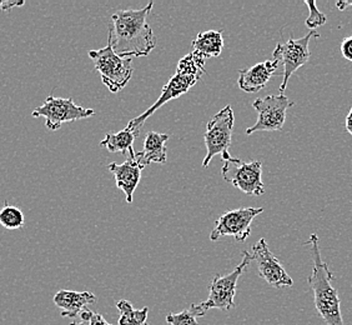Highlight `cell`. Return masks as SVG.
I'll use <instances>...</instances> for the list:
<instances>
[{
	"label": "cell",
	"instance_id": "6da1fadb",
	"mask_svg": "<svg viewBox=\"0 0 352 325\" xmlns=\"http://www.w3.org/2000/svg\"><path fill=\"white\" fill-rule=\"evenodd\" d=\"M154 3L142 9L119 10L111 17L108 43L120 58L148 56L156 47V38L148 23Z\"/></svg>",
	"mask_w": 352,
	"mask_h": 325
},
{
	"label": "cell",
	"instance_id": "7a4b0ae2",
	"mask_svg": "<svg viewBox=\"0 0 352 325\" xmlns=\"http://www.w3.org/2000/svg\"><path fill=\"white\" fill-rule=\"evenodd\" d=\"M311 245V255L314 260L311 274L307 283L314 293V302L320 317L327 325H345L340 308V298L338 291L332 286L333 274L329 269V265L322 260L318 247V237L311 234L307 243Z\"/></svg>",
	"mask_w": 352,
	"mask_h": 325
},
{
	"label": "cell",
	"instance_id": "3957f363",
	"mask_svg": "<svg viewBox=\"0 0 352 325\" xmlns=\"http://www.w3.org/2000/svg\"><path fill=\"white\" fill-rule=\"evenodd\" d=\"M205 63L206 61L194 54L192 52L182 58L177 63L175 74L170 78V81L164 87L159 99L148 110H145L142 116H136L133 120H130L126 128L131 130L142 128V124L148 120V118L153 116L157 109L162 108L164 104L186 94L190 88H192L205 73Z\"/></svg>",
	"mask_w": 352,
	"mask_h": 325
},
{
	"label": "cell",
	"instance_id": "277c9868",
	"mask_svg": "<svg viewBox=\"0 0 352 325\" xmlns=\"http://www.w3.org/2000/svg\"><path fill=\"white\" fill-rule=\"evenodd\" d=\"M89 56L94 63L95 69L100 73L102 84L111 93H119L128 85L134 73L131 58H120L109 43L99 50H90Z\"/></svg>",
	"mask_w": 352,
	"mask_h": 325
},
{
	"label": "cell",
	"instance_id": "5b68a950",
	"mask_svg": "<svg viewBox=\"0 0 352 325\" xmlns=\"http://www.w3.org/2000/svg\"><path fill=\"white\" fill-rule=\"evenodd\" d=\"M234 124L235 116L231 105L223 107L209 120L204 136L206 145V156L203 160L204 168L209 167L214 156H221L225 162L232 158L229 154V148L231 145Z\"/></svg>",
	"mask_w": 352,
	"mask_h": 325
},
{
	"label": "cell",
	"instance_id": "8992f818",
	"mask_svg": "<svg viewBox=\"0 0 352 325\" xmlns=\"http://www.w3.org/2000/svg\"><path fill=\"white\" fill-rule=\"evenodd\" d=\"M251 262H252V255L249 251H244L241 263L237 265L230 274L217 275L212 279L209 297L206 300H204L203 303H200L205 312L210 309L229 312L232 308H235L237 280L246 271V268L250 265Z\"/></svg>",
	"mask_w": 352,
	"mask_h": 325
},
{
	"label": "cell",
	"instance_id": "52a82bcc",
	"mask_svg": "<svg viewBox=\"0 0 352 325\" xmlns=\"http://www.w3.org/2000/svg\"><path fill=\"white\" fill-rule=\"evenodd\" d=\"M221 174L228 183L232 184L244 194L258 197L265 193L263 162L260 160L246 162L237 158H231L223 164Z\"/></svg>",
	"mask_w": 352,
	"mask_h": 325
},
{
	"label": "cell",
	"instance_id": "ba28073f",
	"mask_svg": "<svg viewBox=\"0 0 352 325\" xmlns=\"http://www.w3.org/2000/svg\"><path fill=\"white\" fill-rule=\"evenodd\" d=\"M318 36L320 34L316 30H310L309 34H306L300 39L290 38L289 41L278 43L276 45L272 53V61H278V64H283L284 67L283 83L280 85V94H284L292 75L309 61L311 55L309 50V44L312 38H318Z\"/></svg>",
	"mask_w": 352,
	"mask_h": 325
},
{
	"label": "cell",
	"instance_id": "9c48e42d",
	"mask_svg": "<svg viewBox=\"0 0 352 325\" xmlns=\"http://www.w3.org/2000/svg\"><path fill=\"white\" fill-rule=\"evenodd\" d=\"M95 114L94 109H87L75 104L73 98H55L49 95L44 104L33 110L32 116L45 118L49 130L56 132L64 123L76 122Z\"/></svg>",
	"mask_w": 352,
	"mask_h": 325
},
{
	"label": "cell",
	"instance_id": "30bf717a",
	"mask_svg": "<svg viewBox=\"0 0 352 325\" xmlns=\"http://www.w3.org/2000/svg\"><path fill=\"white\" fill-rule=\"evenodd\" d=\"M292 107H294V103L284 94L258 98L252 103V108L258 112V120L252 127L246 129V136L256 132L281 130L286 122L287 109Z\"/></svg>",
	"mask_w": 352,
	"mask_h": 325
},
{
	"label": "cell",
	"instance_id": "8fae6325",
	"mask_svg": "<svg viewBox=\"0 0 352 325\" xmlns=\"http://www.w3.org/2000/svg\"><path fill=\"white\" fill-rule=\"evenodd\" d=\"M263 211L264 208H240L223 213L211 231V242H217L223 237H232L243 243L250 237L252 220Z\"/></svg>",
	"mask_w": 352,
	"mask_h": 325
},
{
	"label": "cell",
	"instance_id": "7c38bea8",
	"mask_svg": "<svg viewBox=\"0 0 352 325\" xmlns=\"http://www.w3.org/2000/svg\"><path fill=\"white\" fill-rule=\"evenodd\" d=\"M252 260L258 264V275L264 279L267 284L281 289L284 286H292L294 280L285 271L284 266L278 262V258L272 254L269 245L264 238H261L258 243L252 245Z\"/></svg>",
	"mask_w": 352,
	"mask_h": 325
},
{
	"label": "cell",
	"instance_id": "4fadbf2b",
	"mask_svg": "<svg viewBox=\"0 0 352 325\" xmlns=\"http://www.w3.org/2000/svg\"><path fill=\"white\" fill-rule=\"evenodd\" d=\"M108 169L114 174L116 187L122 190L128 203L133 202L134 191L142 179V168L136 162L135 158H126L122 164L111 162Z\"/></svg>",
	"mask_w": 352,
	"mask_h": 325
},
{
	"label": "cell",
	"instance_id": "5bb4252c",
	"mask_svg": "<svg viewBox=\"0 0 352 325\" xmlns=\"http://www.w3.org/2000/svg\"><path fill=\"white\" fill-rule=\"evenodd\" d=\"M278 61H266L258 63L250 68L241 69L239 72L237 84L241 90L246 93H256L266 87L271 76L276 73Z\"/></svg>",
	"mask_w": 352,
	"mask_h": 325
},
{
	"label": "cell",
	"instance_id": "9a60e30c",
	"mask_svg": "<svg viewBox=\"0 0 352 325\" xmlns=\"http://www.w3.org/2000/svg\"><path fill=\"white\" fill-rule=\"evenodd\" d=\"M53 302L60 309L61 317L75 319L82 314L89 304H95L98 298L91 291L61 289L55 294Z\"/></svg>",
	"mask_w": 352,
	"mask_h": 325
},
{
	"label": "cell",
	"instance_id": "2e32d148",
	"mask_svg": "<svg viewBox=\"0 0 352 325\" xmlns=\"http://www.w3.org/2000/svg\"><path fill=\"white\" fill-rule=\"evenodd\" d=\"M168 140H169V134H162L156 132L148 133L142 151H136V162L140 165L142 169L148 167L151 162H159V164L166 162Z\"/></svg>",
	"mask_w": 352,
	"mask_h": 325
},
{
	"label": "cell",
	"instance_id": "e0dca14e",
	"mask_svg": "<svg viewBox=\"0 0 352 325\" xmlns=\"http://www.w3.org/2000/svg\"><path fill=\"white\" fill-rule=\"evenodd\" d=\"M192 53L208 61L217 58L221 54L223 48V36L221 30H205L200 32L192 41Z\"/></svg>",
	"mask_w": 352,
	"mask_h": 325
},
{
	"label": "cell",
	"instance_id": "ac0fdd59",
	"mask_svg": "<svg viewBox=\"0 0 352 325\" xmlns=\"http://www.w3.org/2000/svg\"><path fill=\"white\" fill-rule=\"evenodd\" d=\"M140 134V129L125 128L116 134H107L104 140L100 142V147L107 148L110 153H122L126 158H135L136 151L134 150V140Z\"/></svg>",
	"mask_w": 352,
	"mask_h": 325
},
{
	"label": "cell",
	"instance_id": "d6986e66",
	"mask_svg": "<svg viewBox=\"0 0 352 325\" xmlns=\"http://www.w3.org/2000/svg\"><path fill=\"white\" fill-rule=\"evenodd\" d=\"M116 308L120 312L119 325H149L148 324V314L149 308L144 306L142 309H135L128 300H119Z\"/></svg>",
	"mask_w": 352,
	"mask_h": 325
},
{
	"label": "cell",
	"instance_id": "ffe728a7",
	"mask_svg": "<svg viewBox=\"0 0 352 325\" xmlns=\"http://www.w3.org/2000/svg\"><path fill=\"white\" fill-rule=\"evenodd\" d=\"M25 224L23 210L6 202L0 209V225L7 231H19Z\"/></svg>",
	"mask_w": 352,
	"mask_h": 325
},
{
	"label": "cell",
	"instance_id": "44dd1931",
	"mask_svg": "<svg viewBox=\"0 0 352 325\" xmlns=\"http://www.w3.org/2000/svg\"><path fill=\"white\" fill-rule=\"evenodd\" d=\"M205 314L206 312L204 311L201 305L192 304L188 309H184L182 313L166 315V323L170 325H199L197 319L201 318Z\"/></svg>",
	"mask_w": 352,
	"mask_h": 325
},
{
	"label": "cell",
	"instance_id": "7402d4cb",
	"mask_svg": "<svg viewBox=\"0 0 352 325\" xmlns=\"http://www.w3.org/2000/svg\"><path fill=\"white\" fill-rule=\"evenodd\" d=\"M306 7L309 8V17L306 19L305 24L306 27L309 28L310 30H316L318 28L322 27L324 24H326L327 18L324 13H321L318 9V6L315 1H305Z\"/></svg>",
	"mask_w": 352,
	"mask_h": 325
},
{
	"label": "cell",
	"instance_id": "603a6c76",
	"mask_svg": "<svg viewBox=\"0 0 352 325\" xmlns=\"http://www.w3.org/2000/svg\"><path fill=\"white\" fill-rule=\"evenodd\" d=\"M80 318L84 319V320H89V325H111L109 324L102 314L91 312L88 308H85L82 311V314H80Z\"/></svg>",
	"mask_w": 352,
	"mask_h": 325
},
{
	"label": "cell",
	"instance_id": "cb8c5ba5",
	"mask_svg": "<svg viewBox=\"0 0 352 325\" xmlns=\"http://www.w3.org/2000/svg\"><path fill=\"white\" fill-rule=\"evenodd\" d=\"M341 53L346 61H352V36H347L341 43Z\"/></svg>",
	"mask_w": 352,
	"mask_h": 325
},
{
	"label": "cell",
	"instance_id": "d4e9b609",
	"mask_svg": "<svg viewBox=\"0 0 352 325\" xmlns=\"http://www.w3.org/2000/svg\"><path fill=\"white\" fill-rule=\"evenodd\" d=\"M24 4H25L24 0H13V1H10V0H0V9L3 12H9L13 8L23 7Z\"/></svg>",
	"mask_w": 352,
	"mask_h": 325
},
{
	"label": "cell",
	"instance_id": "484cf974",
	"mask_svg": "<svg viewBox=\"0 0 352 325\" xmlns=\"http://www.w3.org/2000/svg\"><path fill=\"white\" fill-rule=\"evenodd\" d=\"M345 128L347 130V133L352 136V105L349 114L346 116Z\"/></svg>",
	"mask_w": 352,
	"mask_h": 325
},
{
	"label": "cell",
	"instance_id": "4316f807",
	"mask_svg": "<svg viewBox=\"0 0 352 325\" xmlns=\"http://www.w3.org/2000/svg\"><path fill=\"white\" fill-rule=\"evenodd\" d=\"M336 7L339 8V10L344 12L347 8L352 7V1H344V0H339L336 3Z\"/></svg>",
	"mask_w": 352,
	"mask_h": 325
},
{
	"label": "cell",
	"instance_id": "83f0119b",
	"mask_svg": "<svg viewBox=\"0 0 352 325\" xmlns=\"http://www.w3.org/2000/svg\"><path fill=\"white\" fill-rule=\"evenodd\" d=\"M70 325H89V320H84V319H82L80 322H76V320H75V322H73Z\"/></svg>",
	"mask_w": 352,
	"mask_h": 325
}]
</instances>
